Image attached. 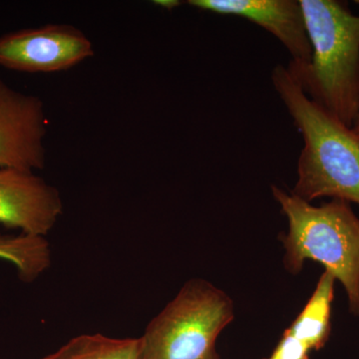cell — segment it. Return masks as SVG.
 <instances>
[{
  "mask_svg": "<svg viewBox=\"0 0 359 359\" xmlns=\"http://www.w3.org/2000/svg\"><path fill=\"white\" fill-rule=\"evenodd\" d=\"M311 57L287 70L311 100L347 127L359 111V15L337 0H299Z\"/></svg>",
  "mask_w": 359,
  "mask_h": 359,
  "instance_id": "7a4b0ae2",
  "label": "cell"
},
{
  "mask_svg": "<svg viewBox=\"0 0 359 359\" xmlns=\"http://www.w3.org/2000/svg\"><path fill=\"white\" fill-rule=\"evenodd\" d=\"M311 353L306 344L285 330L273 353L264 359H309Z\"/></svg>",
  "mask_w": 359,
  "mask_h": 359,
  "instance_id": "7c38bea8",
  "label": "cell"
},
{
  "mask_svg": "<svg viewBox=\"0 0 359 359\" xmlns=\"http://www.w3.org/2000/svg\"><path fill=\"white\" fill-rule=\"evenodd\" d=\"M140 339H112L105 335L74 337L57 351L40 359H139Z\"/></svg>",
  "mask_w": 359,
  "mask_h": 359,
  "instance_id": "30bf717a",
  "label": "cell"
},
{
  "mask_svg": "<svg viewBox=\"0 0 359 359\" xmlns=\"http://www.w3.org/2000/svg\"><path fill=\"white\" fill-rule=\"evenodd\" d=\"M233 318L226 292L207 280H190L149 323L139 359H222L217 340Z\"/></svg>",
  "mask_w": 359,
  "mask_h": 359,
  "instance_id": "277c9868",
  "label": "cell"
},
{
  "mask_svg": "<svg viewBox=\"0 0 359 359\" xmlns=\"http://www.w3.org/2000/svg\"><path fill=\"white\" fill-rule=\"evenodd\" d=\"M62 212L55 187L32 172L0 168V224L45 238Z\"/></svg>",
  "mask_w": 359,
  "mask_h": 359,
  "instance_id": "52a82bcc",
  "label": "cell"
},
{
  "mask_svg": "<svg viewBox=\"0 0 359 359\" xmlns=\"http://www.w3.org/2000/svg\"><path fill=\"white\" fill-rule=\"evenodd\" d=\"M335 278L323 271L313 295L287 330L306 344L311 351L327 344L332 332V304L334 299Z\"/></svg>",
  "mask_w": 359,
  "mask_h": 359,
  "instance_id": "9c48e42d",
  "label": "cell"
},
{
  "mask_svg": "<svg viewBox=\"0 0 359 359\" xmlns=\"http://www.w3.org/2000/svg\"><path fill=\"white\" fill-rule=\"evenodd\" d=\"M271 192L289 223L280 237L285 268L297 275L306 259L323 264L344 285L351 313L359 316V217L351 203L332 199L313 205L276 186Z\"/></svg>",
  "mask_w": 359,
  "mask_h": 359,
  "instance_id": "3957f363",
  "label": "cell"
},
{
  "mask_svg": "<svg viewBox=\"0 0 359 359\" xmlns=\"http://www.w3.org/2000/svg\"><path fill=\"white\" fill-rule=\"evenodd\" d=\"M271 81L304 140L290 193L309 203L328 197L359 205L358 132L311 100L287 67L276 65Z\"/></svg>",
  "mask_w": 359,
  "mask_h": 359,
  "instance_id": "6da1fadb",
  "label": "cell"
},
{
  "mask_svg": "<svg viewBox=\"0 0 359 359\" xmlns=\"http://www.w3.org/2000/svg\"><path fill=\"white\" fill-rule=\"evenodd\" d=\"M353 128L354 131L358 132V133L359 134V111L358 116H356L355 121H354Z\"/></svg>",
  "mask_w": 359,
  "mask_h": 359,
  "instance_id": "5bb4252c",
  "label": "cell"
},
{
  "mask_svg": "<svg viewBox=\"0 0 359 359\" xmlns=\"http://www.w3.org/2000/svg\"><path fill=\"white\" fill-rule=\"evenodd\" d=\"M188 4L201 11L245 18L280 40L290 52L292 65L311 61V46L299 0H189Z\"/></svg>",
  "mask_w": 359,
  "mask_h": 359,
  "instance_id": "ba28073f",
  "label": "cell"
},
{
  "mask_svg": "<svg viewBox=\"0 0 359 359\" xmlns=\"http://www.w3.org/2000/svg\"><path fill=\"white\" fill-rule=\"evenodd\" d=\"M44 104L0 79V168L34 172L46 164Z\"/></svg>",
  "mask_w": 359,
  "mask_h": 359,
  "instance_id": "8992f818",
  "label": "cell"
},
{
  "mask_svg": "<svg viewBox=\"0 0 359 359\" xmlns=\"http://www.w3.org/2000/svg\"><path fill=\"white\" fill-rule=\"evenodd\" d=\"M153 4L155 6L168 9V11H173V9L181 6L182 2L179 1V0H156V1H153Z\"/></svg>",
  "mask_w": 359,
  "mask_h": 359,
  "instance_id": "4fadbf2b",
  "label": "cell"
},
{
  "mask_svg": "<svg viewBox=\"0 0 359 359\" xmlns=\"http://www.w3.org/2000/svg\"><path fill=\"white\" fill-rule=\"evenodd\" d=\"M0 259L13 264L21 280L32 282L50 266V247L43 237L0 233Z\"/></svg>",
  "mask_w": 359,
  "mask_h": 359,
  "instance_id": "8fae6325",
  "label": "cell"
},
{
  "mask_svg": "<svg viewBox=\"0 0 359 359\" xmlns=\"http://www.w3.org/2000/svg\"><path fill=\"white\" fill-rule=\"evenodd\" d=\"M93 43L72 25H47L0 36V66L25 73H53L93 57Z\"/></svg>",
  "mask_w": 359,
  "mask_h": 359,
  "instance_id": "5b68a950",
  "label": "cell"
}]
</instances>
